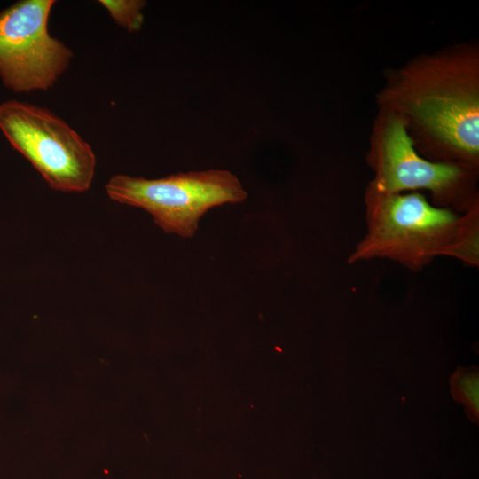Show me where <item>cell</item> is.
<instances>
[{
	"label": "cell",
	"mask_w": 479,
	"mask_h": 479,
	"mask_svg": "<svg viewBox=\"0 0 479 479\" xmlns=\"http://www.w3.org/2000/svg\"><path fill=\"white\" fill-rule=\"evenodd\" d=\"M479 376L477 367H459L451 377L453 398L466 407L467 416L473 422H478L479 413Z\"/></svg>",
	"instance_id": "cell-7"
},
{
	"label": "cell",
	"mask_w": 479,
	"mask_h": 479,
	"mask_svg": "<svg viewBox=\"0 0 479 479\" xmlns=\"http://www.w3.org/2000/svg\"><path fill=\"white\" fill-rule=\"evenodd\" d=\"M477 67L437 59L404 72L388 94L391 106L438 149L442 162L477 169L479 97Z\"/></svg>",
	"instance_id": "cell-2"
},
{
	"label": "cell",
	"mask_w": 479,
	"mask_h": 479,
	"mask_svg": "<svg viewBox=\"0 0 479 479\" xmlns=\"http://www.w3.org/2000/svg\"><path fill=\"white\" fill-rule=\"evenodd\" d=\"M109 198L140 208L166 233L192 238L210 208L244 201L247 193L239 178L225 169L173 174L158 179L115 175L106 185Z\"/></svg>",
	"instance_id": "cell-3"
},
{
	"label": "cell",
	"mask_w": 479,
	"mask_h": 479,
	"mask_svg": "<svg viewBox=\"0 0 479 479\" xmlns=\"http://www.w3.org/2000/svg\"><path fill=\"white\" fill-rule=\"evenodd\" d=\"M0 130L54 190L84 192L96 157L88 143L47 109L18 100L0 103Z\"/></svg>",
	"instance_id": "cell-4"
},
{
	"label": "cell",
	"mask_w": 479,
	"mask_h": 479,
	"mask_svg": "<svg viewBox=\"0 0 479 479\" xmlns=\"http://www.w3.org/2000/svg\"><path fill=\"white\" fill-rule=\"evenodd\" d=\"M366 232L348 263L388 259L419 271L435 258L479 265V207L459 213L420 193H384L368 186Z\"/></svg>",
	"instance_id": "cell-1"
},
{
	"label": "cell",
	"mask_w": 479,
	"mask_h": 479,
	"mask_svg": "<svg viewBox=\"0 0 479 479\" xmlns=\"http://www.w3.org/2000/svg\"><path fill=\"white\" fill-rule=\"evenodd\" d=\"M377 138L370 158L374 178L368 186L384 193L428 190L432 204L459 213L479 207L474 189L475 169L421 157L401 116H388Z\"/></svg>",
	"instance_id": "cell-5"
},
{
	"label": "cell",
	"mask_w": 479,
	"mask_h": 479,
	"mask_svg": "<svg viewBox=\"0 0 479 479\" xmlns=\"http://www.w3.org/2000/svg\"><path fill=\"white\" fill-rule=\"evenodd\" d=\"M54 0H21L0 12V79L14 92L45 90L68 67L72 51L48 32Z\"/></svg>",
	"instance_id": "cell-6"
},
{
	"label": "cell",
	"mask_w": 479,
	"mask_h": 479,
	"mask_svg": "<svg viewBox=\"0 0 479 479\" xmlns=\"http://www.w3.org/2000/svg\"><path fill=\"white\" fill-rule=\"evenodd\" d=\"M117 25L129 32L138 31L144 21L142 10L146 5L143 0H100Z\"/></svg>",
	"instance_id": "cell-8"
}]
</instances>
